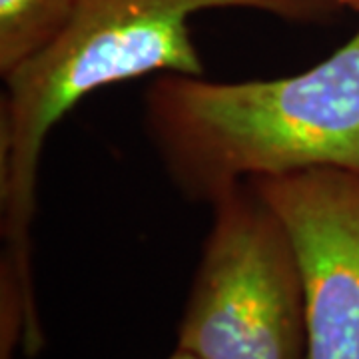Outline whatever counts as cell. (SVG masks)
Returning a JSON list of instances; mask_svg holds the SVG:
<instances>
[{"instance_id": "obj_2", "label": "cell", "mask_w": 359, "mask_h": 359, "mask_svg": "<svg viewBox=\"0 0 359 359\" xmlns=\"http://www.w3.org/2000/svg\"><path fill=\"white\" fill-rule=\"evenodd\" d=\"M144 126L178 192L214 204L238 184L309 168L359 174V30L306 72L212 82L160 74Z\"/></svg>"}, {"instance_id": "obj_5", "label": "cell", "mask_w": 359, "mask_h": 359, "mask_svg": "<svg viewBox=\"0 0 359 359\" xmlns=\"http://www.w3.org/2000/svg\"><path fill=\"white\" fill-rule=\"evenodd\" d=\"M78 0H0V74L46 50L76 11Z\"/></svg>"}, {"instance_id": "obj_7", "label": "cell", "mask_w": 359, "mask_h": 359, "mask_svg": "<svg viewBox=\"0 0 359 359\" xmlns=\"http://www.w3.org/2000/svg\"><path fill=\"white\" fill-rule=\"evenodd\" d=\"M166 359H200L198 355H194L192 351H186V349H182V347H176V351Z\"/></svg>"}, {"instance_id": "obj_4", "label": "cell", "mask_w": 359, "mask_h": 359, "mask_svg": "<svg viewBox=\"0 0 359 359\" xmlns=\"http://www.w3.org/2000/svg\"><path fill=\"white\" fill-rule=\"evenodd\" d=\"M282 219L306 302V359H359V174L309 168L250 182Z\"/></svg>"}, {"instance_id": "obj_3", "label": "cell", "mask_w": 359, "mask_h": 359, "mask_svg": "<svg viewBox=\"0 0 359 359\" xmlns=\"http://www.w3.org/2000/svg\"><path fill=\"white\" fill-rule=\"evenodd\" d=\"M178 347L200 359H306V302L283 222L244 182L212 204Z\"/></svg>"}, {"instance_id": "obj_6", "label": "cell", "mask_w": 359, "mask_h": 359, "mask_svg": "<svg viewBox=\"0 0 359 359\" xmlns=\"http://www.w3.org/2000/svg\"><path fill=\"white\" fill-rule=\"evenodd\" d=\"M335 6L341 11V8H349V11H355L359 13V0H332Z\"/></svg>"}, {"instance_id": "obj_1", "label": "cell", "mask_w": 359, "mask_h": 359, "mask_svg": "<svg viewBox=\"0 0 359 359\" xmlns=\"http://www.w3.org/2000/svg\"><path fill=\"white\" fill-rule=\"evenodd\" d=\"M210 8L257 11L292 25L332 22V0H78L65 32L4 78L0 110L2 269L34 299L30 228L50 130L96 90L148 74L204 76L190 18Z\"/></svg>"}]
</instances>
